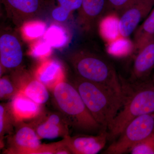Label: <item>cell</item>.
Masks as SVG:
<instances>
[{
  "label": "cell",
  "instance_id": "9c48e42d",
  "mask_svg": "<svg viewBox=\"0 0 154 154\" xmlns=\"http://www.w3.org/2000/svg\"><path fill=\"white\" fill-rule=\"evenodd\" d=\"M1 2L8 18L18 28L36 17L45 4L44 0H1Z\"/></svg>",
  "mask_w": 154,
  "mask_h": 154
},
{
  "label": "cell",
  "instance_id": "ba28073f",
  "mask_svg": "<svg viewBox=\"0 0 154 154\" xmlns=\"http://www.w3.org/2000/svg\"><path fill=\"white\" fill-rule=\"evenodd\" d=\"M154 7V0H136L119 13V36L128 38Z\"/></svg>",
  "mask_w": 154,
  "mask_h": 154
},
{
  "label": "cell",
  "instance_id": "4fadbf2b",
  "mask_svg": "<svg viewBox=\"0 0 154 154\" xmlns=\"http://www.w3.org/2000/svg\"><path fill=\"white\" fill-rule=\"evenodd\" d=\"M137 51L131 76V84H140L149 79L154 68V37Z\"/></svg>",
  "mask_w": 154,
  "mask_h": 154
},
{
  "label": "cell",
  "instance_id": "7402d4cb",
  "mask_svg": "<svg viewBox=\"0 0 154 154\" xmlns=\"http://www.w3.org/2000/svg\"><path fill=\"white\" fill-rule=\"evenodd\" d=\"M20 28L22 35L28 40L36 39L44 35L47 30L44 22L33 19L25 22Z\"/></svg>",
  "mask_w": 154,
  "mask_h": 154
},
{
  "label": "cell",
  "instance_id": "2e32d148",
  "mask_svg": "<svg viewBox=\"0 0 154 154\" xmlns=\"http://www.w3.org/2000/svg\"><path fill=\"white\" fill-rule=\"evenodd\" d=\"M45 3L54 5L51 12L53 19L57 22H63L73 12L79 10L82 0H45Z\"/></svg>",
  "mask_w": 154,
  "mask_h": 154
},
{
  "label": "cell",
  "instance_id": "5b68a950",
  "mask_svg": "<svg viewBox=\"0 0 154 154\" xmlns=\"http://www.w3.org/2000/svg\"><path fill=\"white\" fill-rule=\"evenodd\" d=\"M154 130V113L141 116L127 125L118 139L103 153L122 154L149 135Z\"/></svg>",
  "mask_w": 154,
  "mask_h": 154
},
{
  "label": "cell",
  "instance_id": "ac0fdd59",
  "mask_svg": "<svg viewBox=\"0 0 154 154\" xmlns=\"http://www.w3.org/2000/svg\"><path fill=\"white\" fill-rule=\"evenodd\" d=\"M17 123L11 110L10 103H1L0 105V145L5 146L4 139L14 131Z\"/></svg>",
  "mask_w": 154,
  "mask_h": 154
},
{
  "label": "cell",
  "instance_id": "d4e9b609",
  "mask_svg": "<svg viewBox=\"0 0 154 154\" xmlns=\"http://www.w3.org/2000/svg\"><path fill=\"white\" fill-rule=\"evenodd\" d=\"M128 152L131 154H154V130L147 137L133 146Z\"/></svg>",
  "mask_w": 154,
  "mask_h": 154
},
{
  "label": "cell",
  "instance_id": "9a60e30c",
  "mask_svg": "<svg viewBox=\"0 0 154 154\" xmlns=\"http://www.w3.org/2000/svg\"><path fill=\"white\" fill-rule=\"evenodd\" d=\"M35 76L48 90L53 91L59 84L64 82L63 67L56 60L45 61L36 69Z\"/></svg>",
  "mask_w": 154,
  "mask_h": 154
},
{
  "label": "cell",
  "instance_id": "4316f807",
  "mask_svg": "<svg viewBox=\"0 0 154 154\" xmlns=\"http://www.w3.org/2000/svg\"><path fill=\"white\" fill-rule=\"evenodd\" d=\"M136 0H107V13L119 14Z\"/></svg>",
  "mask_w": 154,
  "mask_h": 154
},
{
  "label": "cell",
  "instance_id": "cb8c5ba5",
  "mask_svg": "<svg viewBox=\"0 0 154 154\" xmlns=\"http://www.w3.org/2000/svg\"><path fill=\"white\" fill-rule=\"evenodd\" d=\"M20 92L19 86L14 78L8 76L0 79V99L2 100L12 99Z\"/></svg>",
  "mask_w": 154,
  "mask_h": 154
},
{
  "label": "cell",
  "instance_id": "8992f818",
  "mask_svg": "<svg viewBox=\"0 0 154 154\" xmlns=\"http://www.w3.org/2000/svg\"><path fill=\"white\" fill-rule=\"evenodd\" d=\"M5 153L36 154L41 146L40 139L30 123H17L15 131L8 136Z\"/></svg>",
  "mask_w": 154,
  "mask_h": 154
},
{
  "label": "cell",
  "instance_id": "484cf974",
  "mask_svg": "<svg viewBox=\"0 0 154 154\" xmlns=\"http://www.w3.org/2000/svg\"><path fill=\"white\" fill-rule=\"evenodd\" d=\"M51 47L45 40L39 41L33 45L30 51L31 55L39 59H43L49 56L51 52Z\"/></svg>",
  "mask_w": 154,
  "mask_h": 154
},
{
  "label": "cell",
  "instance_id": "3957f363",
  "mask_svg": "<svg viewBox=\"0 0 154 154\" xmlns=\"http://www.w3.org/2000/svg\"><path fill=\"white\" fill-rule=\"evenodd\" d=\"M69 60L76 76L120 94L123 85L111 63L100 54L79 50L70 54Z\"/></svg>",
  "mask_w": 154,
  "mask_h": 154
},
{
  "label": "cell",
  "instance_id": "7c38bea8",
  "mask_svg": "<svg viewBox=\"0 0 154 154\" xmlns=\"http://www.w3.org/2000/svg\"><path fill=\"white\" fill-rule=\"evenodd\" d=\"M107 0H82L79 10V22L84 32H94L107 13Z\"/></svg>",
  "mask_w": 154,
  "mask_h": 154
},
{
  "label": "cell",
  "instance_id": "277c9868",
  "mask_svg": "<svg viewBox=\"0 0 154 154\" xmlns=\"http://www.w3.org/2000/svg\"><path fill=\"white\" fill-rule=\"evenodd\" d=\"M52 91L54 104L70 128L91 134L104 130L88 110L73 84L64 81Z\"/></svg>",
  "mask_w": 154,
  "mask_h": 154
},
{
  "label": "cell",
  "instance_id": "5bb4252c",
  "mask_svg": "<svg viewBox=\"0 0 154 154\" xmlns=\"http://www.w3.org/2000/svg\"><path fill=\"white\" fill-rule=\"evenodd\" d=\"M10 103L17 123L28 120L32 121L43 110L41 105L25 96L22 91L16 94Z\"/></svg>",
  "mask_w": 154,
  "mask_h": 154
},
{
  "label": "cell",
  "instance_id": "e0dca14e",
  "mask_svg": "<svg viewBox=\"0 0 154 154\" xmlns=\"http://www.w3.org/2000/svg\"><path fill=\"white\" fill-rule=\"evenodd\" d=\"M154 37V7L141 25L134 32L135 51L140 49Z\"/></svg>",
  "mask_w": 154,
  "mask_h": 154
},
{
  "label": "cell",
  "instance_id": "44dd1931",
  "mask_svg": "<svg viewBox=\"0 0 154 154\" xmlns=\"http://www.w3.org/2000/svg\"><path fill=\"white\" fill-rule=\"evenodd\" d=\"M110 14V16L103 18L99 23L101 35L109 42L113 41L120 36L119 30V18L112 13Z\"/></svg>",
  "mask_w": 154,
  "mask_h": 154
},
{
  "label": "cell",
  "instance_id": "7a4b0ae2",
  "mask_svg": "<svg viewBox=\"0 0 154 154\" xmlns=\"http://www.w3.org/2000/svg\"><path fill=\"white\" fill-rule=\"evenodd\" d=\"M131 86L123 84L126 94L124 105L115 116L108 129V140H113L130 122L141 116L154 113V85L149 79Z\"/></svg>",
  "mask_w": 154,
  "mask_h": 154
},
{
  "label": "cell",
  "instance_id": "52a82bcc",
  "mask_svg": "<svg viewBox=\"0 0 154 154\" xmlns=\"http://www.w3.org/2000/svg\"><path fill=\"white\" fill-rule=\"evenodd\" d=\"M40 139H52L65 137L69 135V125L66 119L59 111L47 112L42 110L30 122Z\"/></svg>",
  "mask_w": 154,
  "mask_h": 154
},
{
  "label": "cell",
  "instance_id": "ffe728a7",
  "mask_svg": "<svg viewBox=\"0 0 154 154\" xmlns=\"http://www.w3.org/2000/svg\"><path fill=\"white\" fill-rule=\"evenodd\" d=\"M44 39L52 47L60 48L66 44L68 37L62 27L54 24L47 28L44 34Z\"/></svg>",
  "mask_w": 154,
  "mask_h": 154
},
{
  "label": "cell",
  "instance_id": "30bf717a",
  "mask_svg": "<svg viewBox=\"0 0 154 154\" xmlns=\"http://www.w3.org/2000/svg\"><path fill=\"white\" fill-rule=\"evenodd\" d=\"M108 135L107 130H102L95 136L69 135L63 139L71 154H96L105 146Z\"/></svg>",
  "mask_w": 154,
  "mask_h": 154
},
{
  "label": "cell",
  "instance_id": "8fae6325",
  "mask_svg": "<svg viewBox=\"0 0 154 154\" xmlns=\"http://www.w3.org/2000/svg\"><path fill=\"white\" fill-rule=\"evenodd\" d=\"M22 48L19 38L10 32H5L0 37V62L4 69H15L22 63Z\"/></svg>",
  "mask_w": 154,
  "mask_h": 154
},
{
  "label": "cell",
  "instance_id": "603a6c76",
  "mask_svg": "<svg viewBox=\"0 0 154 154\" xmlns=\"http://www.w3.org/2000/svg\"><path fill=\"white\" fill-rule=\"evenodd\" d=\"M110 42L108 47V52L115 56L126 55L134 50L133 42H131L128 38L121 36Z\"/></svg>",
  "mask_w": 154,
  "mask_h": 154
},
{
  "label": "cell",
  "instance_id": "6da1fadb",
  "mask_svg": "<svg viewBox=\"0 0 154 154\" xmlns=\"http://www.w3.org/2000/svg\"><path fill=\"white\" fill-rule=\"evenodd\" d=\"M73 85L96 121L102 129L108 130L124 105L126 99L125 93H116L77 76Z\"/></svg>",
  "mask_w": 154,
  "mask_h": 154
},
{
  "label": "cell",
  "instance_id": "d6986e66",
  "mask_svg": "<svg viewBox=\"0 0 154 154\" xmlns=\"http://www.w3.org/2000/svg\"><path fill=\"white\" fill-rule=\"evenodd\" d=\"M48 90L44 84L34 79L29 80L21 91L34 102L42 105L49 99V94Z\"/></svg>",
  "mask_w": 154,
  "mask_h": 154
}]
</instances>
